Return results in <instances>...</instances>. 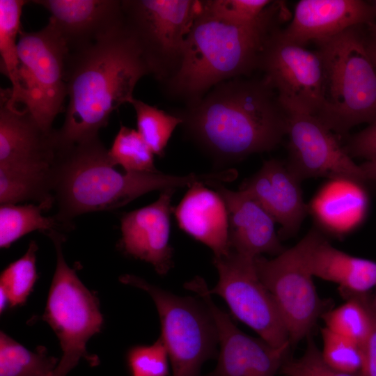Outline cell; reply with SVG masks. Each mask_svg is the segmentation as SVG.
Listing matches in <instances>:
<instances>
[{
	"instance_id": "4fadbf2b",
	"label": "cell",
	"mask_w": 376,
	"mask_h": 376,
	"mask_svg": "<svg viewBox=\"0 0 376 376\" xmlns=\"http://www.w3.org/2000/svg\"><path fill=\"white\" fill-rule=\"evenodd\" d=\"M288 159L300 181L311 178L347 179L363 185L368 180L360 166L341 147L333 132L317 118L288 114Z\"/></svg>"
},
{
	"instance_id": "e575fe53",
	"label": "cell",
	"mask_w": 376,
	"mask_h": 376,
	"mask_svg": "<svg viewBox=\"0 0 376 376\" xmlns=\"http://www.w3.org/2000/svg\"><path fill=\"white\" fill-rule=\"evenodd\" d=\"M169 354L159 337L150 345L132 347L127 354L131 376H168Z\"/></svg>"
},
{
	"instance_id": "603a6c76",
	"label": "cell",
	"mask_w": 376,
	"mask_h": 376,
	"mask_svg": "<svg viewBox=\"0 0 376 376\" xmlns=\"http://www.w3.org/2000/svg\"><path fill=\"white\" fill-rule=\"evenodd\" d=\"M367 208L363 185L347 179H330L308 205V211L324 230L344 235L357 226Z\"/></svg>"
},
{
	"instance_id": "1f68e13d",
	"label": "cell",
	"mask_w": 376,
	"mask_h": 376,
	"mask_svg": "<svg viewBox=\"0 0 376 376\" xmlns=\"http://www.w3.org/2000/svg\"><path fill=\"white\" fill-rule=\"evenodd\" d=\"M38 245L31 241L18 260L10 263L1 274L0 288L6 292L11 306L25 302L37 280L36 252Z\"/></svg>"
},
{
	"instance_id": "7c38bea8",
	"label": "cell",
	"mask_w": 376,
	"mask_h": 376,
	"mask_svg": "<svg viewBox=\"0 0 376 376\" xmlns=\"http://www.w3.org/2000/svg\"><path fill=\"white\" fill-rule=\"evenodd\" d=\"M274 31L265 47L259 69L288 114L318 118L322 108L323 69L317 50L289 42Z\"/></svg>"
},
{
	"instance_id": "5b68a950",
	"label": "cell",
	"mask_w": 376,
	"mask_h": 376,
	"mask_svg": "<svg viewBox=\"0 0 376 376\" xmlns=\"http://www.w3.org/2000/svg\"><path fill=\"white\" fill-rule=\"evenodd\" d=\"M359 26L316 41L323 69L322 108L317 118L338 134L376 119V67Z\"/></svg>"
},
{
	"instance_id": "8992f818",
	"label": "cell",
	"mask_w": 376,
	"mask_h": 376,
	"mask_svg": "<svg viewBox=\"0 0 376 376\" xmlns=\"http://www.w3.org/2000/svg\"><path fill=\"white\" fill-rule=\"evenodd\" d=\"M54 243L56 265L42 319L57 336L63 355L56 368L68 375L81 359L97 365V357L86 351V343L98 333L103 323L97 297L82 283L75 269L67 264L62 250L63 233L47 234Z\"/></svg>"
},
{
	"instance_id": "44dd1931",
	"label": "cell",
	"mask_w": 376,
	"mask_h": 376,
	"mask_svg": "<svg viewBox=\"0 0 376 376\" xmlns=\"http://www.w3.org/2000/svg\"><path fill=\"white\" fill-rule=\"evenodd\" d=\"M304 263L313 276L338 284L342 293L365 294L376 287V263L331 245L317 229L301 240Z\"/></svg>"
},
{
	"instance_id": "ee69618b",
	"label": "cell",
	"mask_w": 376,
	"mask_h": 376,
	"mask_svg": "<svg viewBox=\"0 0 376 376\" xmlns=\"http://www.w3.org/2000/svg\"><path fill=\"white\" fill-rule=\"evenodd\" d=\"M375 4H376V3H375Z\"/></svg>"
},
{
	"instance_id": "ab89813d",
	"label": "cell",
	"mask_w": 376,
	"mask_h": 376,
	"mask_svg": "<svg viewBox=\"0 0 376 376\" xmlns=\"http://www.w3.org/2000/svg\"><path fill=\"white\" fill-rule=\"evenodd\" d=\"M9 303L8 298L6 292L0 288V311L2 312L7 306V304Z\"/></svg>"
},
{
	"instance_id": "3957f363",
	"label": "cell",
	"mask_w": 376,
	"mask_h": 376,
	"mask_svg": "<svg viewBox=\"0 0 376 376\" xmlns=\"http://www.w3.org/2000/svg\"><path fill=\"white\" fill-rule=\"evenodd\" d=\"M54 170V215L64 230L84 213L115 210L146 193L201 182H217V172L173 175L158 172L120 173L99 136L69 145H58Z\"/></svg>"
},
{
	"instance_id": "836d02e7",
	"label": "cell",
	"mask_w": 376,
	"mask_h": 376,
	"mask_svg": "<svg viewBox=\"0 0 376 376\" xmlns=\"http://www.w3.org/2000/svg\"><path fill=\"white\" fill-rule=\"evenodd\" d=\"M306 348L299 358L286 357L279 373L283 376H363L362 372L347 373L329 366L324 359L321 350L311 336H307Z\"/></svg>"
},
{
	"instance_id": "b9f144b4",
	"label": "cell",
	"mask_w": 376,
	"mask_h": 376,
	"mask_svg": "<svg viewBox=\"0 0 376 376\" xmlns=\"http://www.w3.org/2000/svg\"><path fill=\"white\" fill-rule=\"evenodd\" d=\"M43 376H63L61 374L58 373L55 369L52 372L50 373L48 375H43Z\"/></svg>"
},
{
	"instance_id": "277c9868",
	"label": "cell",
	"mask_w": 376,
	"mask_h": 376,
	"mask_svg": "<svg viewBox=\"0 0 376 376\" xmlns=\"http://www.w3.org/2000/svg\"><path fill=\"white\" fill-rule=\"evenodd\" d=\"M286 15L282 6L258 25L237 26L217 19L203 4L186 38L179 69L164 84L166 91L189 106L216 85L249 75L259 69L265 47Z\"/></svg>"
},
{
	"instance_id": "6da1fadb",
	"label": "cell",
	"mask_w": 376,
	"mask_h": 376,
	"mask_svg": "<svg viewBox=\"0 0 376 376\" xmlns=\"http://www.w3.org/2000/svg\"><path fill=\"white\" fill-rule=\"evenodd\" d=\"M150 70L123 22L95 42L68 52L65 79L69 97L64 123L56 130L61 145L99 136L113 111L134 98L139 79Z\"/></svg>"
},
{
	"instance_id": "4dcf8cb0",
	"label": "cell",
	"mask_w": 376,
	"mask_h": 376,
	"mask_svg": "<svg viewBox=\"0 0 376 376\" xmlns=\"http://www.w3.org/2000/svg\"><path fill=\"white\" fill-rule=\"evenodd\" d=\"M112 164L120 165L125 172H158L154 153L137 130L121 125L109 149Z\"/></svg>"
},
{
	"instance_id": "30bf717a",
	"label": "cell",
	"mask_w": 376,
	"mask_h": 376,
	"mask_svg": "<svg viewBox=\"0 0 376 376\" xmlns=\"http://www.w3.org/2000/svg\"><path fill=\"white\" fill-rule=\"evenodd\" d=\"M254 263L279 311L290 345H296L310 335L325 307L304 263L301 240L272 259L256 257Z\"/></svg>"
},
{
	"instance_id": "74e56055",
	"label": "cell",
	"mask_w": 376,
	"mask_h": 376,
	"mask_svg": "<svg viewBox=\"0 0 376 376\" xmlns=\"http://www.w3.org/2000/svg\"><path fill=\"white\" fill-rule=\"evenodd\" d=\"M368 181L376 180V159L366 161L359 164Z\"/></svg>"
},
{
	"instance_id": "5bb4252c",
	"label": "cell",
	"mask_w": 376,
	"mask_h": 376,
	"mask_svg": "<svg viewBox=\"0 0 376 376\" xmlns=\"http://www.w3.org/2000/svg\"><path fill=\"white\" fill-rule=\"evenodd\" d=\"M185 288L201 297L216 328L220 352L217 365L208 376H276L279 373L290 344L275 347L242 332L212 301L202 278L196 277Z\"/></svg>"
},
{
	"instance_id": "2e32d148",
	"label": "cell",
	"mask_w": 376,
	"mask_h": 376,
	"mask_svg": "<svg viewBox=\"0 0 376 376\" xmlns=\"http://www.w3.org/2000/svg\"><path fill=\"white\" fill-rule=\"evenodd\" d=\"M175 190H163L154 203L124 213L120 217L121 250L151 264L161 275L166 274L173 265L170 214Z\"/></svg>"
},
{
	"instance_id": "7402d4cb",
	"label": "cell",
	"mask_w": 376,
	"mask_h": 376,
	"mask_svg": "<svg viewBox=\"0 0 376 376\" xmlns=\"http://www.w3.org/2000/svg\"><path fill=\"white\" fill-rule=\"evenodd\" d=\"M173 211L179 227L210 247L214 257L229 253L228 210L219 193L195 183Z\"/></svg>"
},
{
	"instance_id": "ba28073f",
	"label": "cell",
	"mask_w": 376,
	"mask_h": 376,
	"mask_svg": "<svg viewBox=\"0 0 376 376\" xmlns=\"http://www.w3.org/2000/svg\"><path fill=\"white\" fill-rule=\"evenodd\" d=\"M19 83L11 100L22 103L46 132L62 111L68 96L65 79L67 46L52 23L41 30H21L17 41Z\"/></svg>"
},
{
	"instance_id": "ffe728a7",
	"label": "cell",
	"mask_w": 376,
	"mask_h": 376,
	"mask_svg": "<svg viewBox=\"0 0 376 376\" xmlns=\"http://www.w3.org/2000/svg\"><path fill=\"white\" fill-rule=\"evenodd\" d=\"M224 199L228 215L230 249L254 259L263 253L279 255L285 249L275 230V221L251 196L242 190L212 185Z\"/></svg>"
},
{
	"instance_id": "9a60e30c",
	"label": "cell",
	"mask_w": 376,
	"mask_h": 376,
	"mask_svg": "<svg viewBox=\"0 0 376 376\" xmlns=\"http://www.w3.org/2000/svg\"><path fill=\"white\" fill-rule=\"evenodd\" d=\"M55 131L45 132L26 108H17L11 88H1L0 167H52L57 152Z\"/></svg>"
},
{
	"instance_id": "484cf974",
	"label": "cell",
	"mask_w": 376,
	"mask_h": 376,
	"mask_svg": "<svg viewBox=\"0 0 376 376\" xmlns=\"http://www.w3.org/2000/svg\"><path fill=\"white\" fill-rule=\"evenodd\" d=\"M42 205H0V247L8 248L24 235L39 230L45 235L53 231H64L54 216L45 217Z\"/></svg>"
},
{
	"instance_id": "e0dca14e",
	"label": "cell",
	"mask_w": 376,
	"mask_h": 376,
	"mask_svg": "<svg viewBox=\"0 0 376 376\" xmlns=\"http://www.w3.org/2000/svg\"><path fill=\"white\" fill-rule=\"evenodd\" d=\"M376 10L361 0H301L292 18L279 33L285 40L305 47L310 41L335 36L362 24H373Z\"/></svg>"
},
{
	"instance_id": "d590c367",
	"label": "cell",
	"mask_w": 376,
	"mask_h": 376,
	"mask_svg": "<svg viewBox=\"0 0 376 376\" xmlns=\"http://www.w3.org/2000/svg\"><path fill=\"white\" fill-rule=\"evenodd\" d=\"M344 148L351 157H361L366 161L376 159V119L352 136Z\"/></svg>"
},
{
	"instance_id": "cb8c5ba5",
	"label": "cell",
	"mask_w": 376,
	"mask_h": 376,
	"mask_svg": "<svg viewBox=\"0 0 376 376\" xmlns=\"http://www.w3.org/2000/svg\"><path fill=\"white\" fill-rule=\"evenodd\" d=\"M33 201L47 210L54 204V170L0 167V204Z\"/></svg>"
},
{
	"instance_id": "7bdbcfd3",
	"label": "cell",
	"mask_w": 376,
	"mask_h": 376,
	"mask_svg": "<svg viewBox=\"0 0 376 376\" xmlns=\"http://www.w3.org/2000/svg\"><path fill=\"white\" fill-rule=\"evenodd\" d=\"M372 305H373V308L376 313V293H375V296L373 299V300L372 301Z\"/></svg>"
},
{
	"instance_id": "d6a6232c",
	"label": "cell",
	"mask_w": 376,
	"mask_h": 376,
	"mask_svg": "<svg viewBox=\"0 0 376 376\" xmlns=\"http://www.w3.org/2000/svg\"><path fill=\"white\" fill-rule=\"evenodd\" d=\"M324 361L334 368L344 373L362 371L364 346L338 334L324 327L321 329Z\"/></svg>"
},
{
	"instance_id": "8d00e7d4",
	"label": "cell",
	"mask_w": 376,
	"mask_h": 376,
	"mask_svg": "<svg viewBox=\"0 0 376 376\" xmlns=\"http://www.w3.org/2000/svg\"><path fill=\"white\" fill-rule=\"evenodd\" d=\"M363 376H376V327L364 345Z\"/></svg>"
},
{
	"instance_id": "52a82bcc",
	"label": "cell",
	"mask_w": 376,
	"mask_h": 376,
	"mask_svg": "<svg viewBox=\"0 0 376 376\" xmlns=\"http://www.w3.org/2000/svg\"><path fill=\"white\" fill-rule=\"evenodd\" d=\"M203 4L198 0H122L124 24L150 75L162 84L178 70L186 38Z\"/></svg>"
},
{
	"instance_id": "ac0fdd59",
	"label": "cell",
	"mask_w": 376,
	"mask_h": 376,
	"mask_svg": "<svg viewBox=\"0 0 376 376\" xmlns=\"http://www.w3.org/2000/svg\"><path fill=\"white\" fill-rule=\"evenodd\" d=\"M301 181L285 162L271 159L242 183L240 190L256 199L280 226L279 238L290 237L299 230L308 211Z\"/></svg>"
},
{
	"instance_id": "d4e9b609",
	"label": "cell",
	"mask_w": 376,
	"mask_h": 376,
	"mask_svg": "<svg viewBox=\"0 0 376 376\" xmlns=\"http://www.w3.org/2000/svg\"><path fill=\"white\" fill-rule=\"evenodd\" d=\"M346 301L321 316L329 330L364 346L376 327V313L365 294L342 293Z\"/></svg>"
},
{
	"instance_id": "9c48e42d",
	"label": "cell",
	"mask_w": 376,
	"mask_h": 376,
	"mask_svg": "<svg viewBox=\"0 0 376 376\" xmlns=\"http://www.w3.org/2000/svg\"><path fill=\"white\" fill-rule=\"evenodd\" d=\"M120 281L147 292L159 314L160 338L168 352L173 376H199L203 363L215 354L216 328L207 307L175 295L144 279L125 274Z\"/></svg>"
},
{
	"instance_id": "f1b7e54d",
	"label": "cell",
	"mask_w": 376,
	"mask_h": 376,
	"mask_svg": "<svg viewBox=\"0 0 376 376\" xmlns=\"http://www.w3.org/2000/svg\"><path fill=\"white\" fill-rule=\"evenodd\" d=\"M283 3L269 0H208L203 1V6L210 14L225 23L252 26L272 16Z\"/></svg>"
},
{
	"instance_id": "8fae6325",
	"label": "cell",
	"mask_w": 376,
	"mask_h": 376,
	"mask_svg": "<svg viewBox=\"0 0 376 376\" xmlns=\"http://www.w3.org/2000/svg\"><path fill=\"white\" fill-rule=\"evenodd\" d=\"M254 259L232 249L226 255L214 256L219 281L214 288H207V292L221 297L237 319L272 346L290 344L276 305L257 274Z\"/></svg>"
},
{
	"instance_id": "83f0119b",
	"label": "cell",
	"mask_w": 376,
	"mask_h": 376,
	"mask_svg": "<svg viewBox=\"0 0 376 376\" xmlns=\"http://www.w3.org/2000/svg\"><path fill=\"white\" fill-rule=\"evenodd\" d=\"M24 0H0V54L1 71L11 82L15 93L19 83V60L17 38L20 29V18Z\"/></svg>"
},
{
	"instance_id": "7a4b0ae2",
	"label": "cell",
	"mask_w": 376,
	"mask_h": 376,
	"mask_svg": "<svg viewBox=\"0 0 376 376\" xmlns=\"http://www.w3.org/2000/svg\"><path fill=\"white\" fill-rule=\"evenodd\" d=\"M178 116L198 141L228 159L272 150L286 135L288 122L263 77L223 81Z\"/></svg>"
},
{
	"instance_id": "f546056e",
	"label": "cell",
	"mask_w": 376,
	"mask_h": 376,
	"mask_svg": "<svg viewBox=\"0 0 376 376\" xmlns=\"http://www.w3.org/2000/svg\"><path fill=\"white\" fill-rule=\"evenodd\" d=\"M130 104L136 113L138 132L154 155L162 156L174 130L182 124V118L135 98Z\"/></svg>"
},
{
	"instance_id": "f35d334b",
	"label": "cell",
	"mask_w": 376,
	"mask_h": 376,
	"mask_svg": "<svg viewBox=\"0 0 376 376\" xmlns=\"http://www.w3.org/2000/svg\"><path fill=\"white\" fill-rule=\"evenodd\" d=\"M367 49H368L369 55L374 65L376 67V42L373 41V40L368 41Z\"/></svg>"
},
{
	"instance_id": "60d3db41",
	"label": "cell",
	"mask_w": 376,
	"mask_h": 376,
	"mask_svg": "<svg viewBox=\"0 0 376 376\" xmlns=\"http://www.w3.org/2000/svg\"><path fill=\"white\" fill-rule=\"evenodd\" d=\"M371 36H373V40L376 42V24H371L369 25Z\"/></svg>"
},
{
	"instance_id": "4316f807",
	"label": "cell",
	"mask_w": 376,
	"mask_h": 376,
	"mask_svg": "<svg viewBox=\"0 0 376 376\" xmlns=\"http://www.w3.org/2000/svg\"><path fill=\"white\" fill-rule=\"evenodd\" d=\"M57 359L45 350H29L3 331L0 333V376H43L52 373Z\"/></svg>"
},
{
	"instance_id": "d6986e66",
	"label": "cell",
	"mask_w": 376,
	"mask_h": 376,
	"mask_svg": "<svg viewBox=\"0 0 376 376\" xmlns=\"http://www.w3.org/2000/svg\"><path fill=\"white\" fill-rule=\"evenodd\" d=\"M51 15L52 24L68 52L81 49L102 38L123 19L119 0H35Z\"/></svg>"
}]
</instances>
